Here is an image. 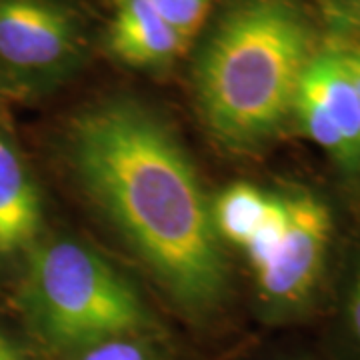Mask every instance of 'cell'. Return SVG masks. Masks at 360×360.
Instances as JSON below:
<instances>
[{
	"label": "cell",
	"mask_w": 360,
	"mask_h": 360,
	"mask_svg": "<svg viewBox=\"0 0 360 360\" xmlns=\"http://www.w3.org/2000/svg\"><path fill=\"white\" fill-rule=\"evenodd\" d=\"M352 2L356 4V8H359V11H360V0H352Z\"/></svg>",
	"instance_id": "obj_16"
},
{
	"label": "cell",
	"mask_w": 360,
	"mask_h": 360,
	"mask_svg": "<svg viewBox=\"0 0 360 360\" xmlns=\"http://www.w3.org/2000/svg\"><path fill=\"white\" fill-rule=\"evenodd\" d=\"M286 222H288L286 200L281 196H270L264 217L258 222L257 231L252 232V236L245 245L246 255L255 272H260L269 264L270 258L274 257L286 231Z\"/></svg>",
	"instance_id": "obj_10"
},
{
	"label": "cell",
	"mask_w": 360,
	"mask_h": 360,
	"mask_svg": "<svg viewBox=\"0 0 360 360\" xmlns=\"http://www.w3.org/2000/svg\"><path fill=\"white\" fill-rule=\"evenodd\" d=\"M350 324H352V330L354 336L360 345V272L356 284H354V292H352V300H350Z\"/></svg>",
	"instance_id": "obj_14"
},
{
	"label": "cell",
	"mask_w": 360,
	"mask_h": 360,
	"mask_svg": "<svg viewBox=\"0 0 360 360\" xmlns=\"http://www.w3.org/2000/svg\"><path fill=\"white\" fill-rule=\"evenodd\" d=\"M266 194L250 184H236L220 194L212 217L217 231L234 245L245 246L269 206Z\"/></svg>",
	"instance_id": "obj_9"
},
{
	"label": "cell",
	"mask_w": 360,
	"mask_h": 360,
	"mask_svg": "<svg viewBox=\"0 0 360 360\" xmlns=\"http://www.w3.org/2000/svg\"><path fill=\"white\" fill-rule=\"evenodd\" d=\"M158 14L184 39H193L202 28L210 0H148Z\"/></svg>",
	"instance_id": "obj_11"
},
{
	"label": "cell",
	"mask_w": 360,
	"mask_h": 360,
	"mask_svg": "<svg viewBox=\"0 0 360 360\" xmlns=\"http://www.w3.org/2000/svg\"><path fill=\"white\" fill-rule=\"evenodd\" d=\"M110 51L130 66L167 65L188 46L148 0H115L108 30Z\"/></svg>",
	"instance_id": "obj_6"
},
{
	"label": "cell",
	"mask_w": 360,
	"mask_h": 360,
	"mask_svg": "<svg viewBox=\"0 0 360 360\" xmlns=\"http://www.w3.org/2000/svg\"><path fill=\"white\" fill-rule=\"evenodd\" d=\"M22 304L37 335L54 350L78 352L139 336L150 324L129 281L89 246L68 238L32 252Z\"/></svg>",
	"instance_id": "obj_3"
},
{
	"label": "cell",
	"mask_w": 360,
	"mask_h": 360,
	"mask_svg": "<svg viewBox=\"0 0 360 360\" xmlns=\"http://www.w3.org/2000/svg\"><path fill=\"white\" fill-rule=\"evenodd\" d=\"M75 354V360H160L155 350L136 336L104 340L94 347L78 350Z\"/></svg>",
	"instance_id": "obj_12"
},
{
	"label": "cell",
	"mask_w": 360,
	"mask_h": 360,
	"mask_svg": "<svg viewBox=\"0 0 360 360\" xmlns=\"http://www.w3.org/2000/svg\"><path fill=\"white\" fill-rule=\"evenodd\" d=\"M312 56L309 18L292 0H236L196 63V101L212 136L238 153L276 136Z\"/></svg>",
	"instance_id": "obj_2"
},
{
	"label": "cell",
	"mask_w": 360,
	"mask_h": 360,
	"mask_svg": "<svg viewBox=\"0 0 360 360\" xmlns=\"http://www.w3.org/2000/svg\"><path fill=\"white\" fill-rule=\"evenodd\" d=\"M68 158L90 200L180 307L219 304L229 266L212 206L160 116L129 98L94 104L70 124Z\"/></svg>",
	"instance_id": "obj_1"
},
{
	"label": "cell",
	"mask_w": 360,
	"mask_h": 360,
	"mask_svg": "<svg viewBox=\"0 0 360 360\" xmlns=\"http://www.w3.org/2000/svg\"><path fill=\"white\" fill-rule=\"evenodd\" d=\"M302 78L319 94L347 142L352 172H360V98L338 51L314 54Z\"/></svg>",
	"instance_id": "obj_8"
},
{
	"label": "cell",
	"mask_w": 360,
	"mask_h": 360,
	"mask_svg": "<svg viewBox=\"0 0 360 360\" xmlns=\"http://www.w3.org/2000/svg\"><path fill=\"white\" fill-rule=\"evenodd\" d=\"M80 51V28L52 0H0V65L20 75H51Z\"/></svg>",
	"instance_id": "obj_4"
},
{
	"label": "cell",
	"mask_w": 360,
	"mask_h": 360,
	"mask_svg": "<svg viewBox=\"0 0 360 360\" xmlns=\"http://www.w3.org/2000/svg\"><path fill=\"white\" fill-rule=\"evenodd\" d=\"M40 198L16 148L0 134V255L30 245L40 229Z\"/></svg>",
	"instance_id": "obj_7"
},
{
	"label": "cell",
	"mask_w": 360,
	"mask_h": 360,
	"mask_svg": "<svg viewBox=\"0 0 360 360\" xmlns=\"http://www.w3.org/2000/svg\"><path fill=\"white\" fill-rule=\"evenodd\" d=\"M0 360H22L20 352L4 335H0Z\"/></svg>",
	"instance_id": "obj_15"
},
{
	"label": "cell",
	"mask_w": 360,
	"mask_h": 360,
	"mask_svg": "<svg viewBox=\"0 0 360 360\" xmlns=\"http://www.w3.org/2000/svg\"><path fill=\"white\" fill-rule=\"evenodd\" d=\"M288 222L274 257L257 272L264 300L274 307H296L309 296L322 269L330 240L333 220L328 208L312 194L288 196Z\"/></svg>",
	"instance_id": "obj_5"
},
{
	"label": "cell",
	"mask_w": 360,
	"mask_h": 360,
	"mask_svg": "<svg viewBox=\"0 0 360 360\" xmlns=\"http://www.w3.org/2000/svg\"><path fill=\"white\" fill-rule=\"evenodd\" d=\"M340 58H342V65L347 68L348 77L352 80L356 94L360 98V44L352 46V49H345V51H338Z\"/></svg>",
	"instance_id": "obj_13"
}]
</instances>
